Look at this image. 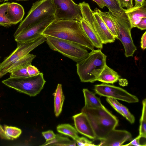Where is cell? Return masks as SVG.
<instances>
[{
  "label": "cell",
  "instance_id": "obj_1",
  "mask_svg": "<svg viewBox=\"0 0 146 146\" xmlns=\"http://www.w3.org/2000/svg\"><path fill=\"white\" fill-rule=\"evenodd\" d=\"M42 34L71 41L92 50H94L93 44L86 35L80 22L76 20H55Z\"/></svg>",
  "mask_w": 146,
  "mask_h": 146
},
{
  "label": "cell",
  "instance_id": "obj_2",
  "mask_svg": "<svg viewBox=\"0 0 146 146\" xmlns=\"http://www.w3.org/2000/svg\"><path fill=\"white\" fill-rule=\"evenodd\" d=\"M81 112L89 119L95 134L96 139L104 137L118 125V119L105 107L91 108L84 106Z\"/></svg>",
  "mask_w": 146,
  "mask_h": 146
},
{
  "label": "cell",
  "instance_id": "obj_3",
  "mask_svg": "<svg viewBox=\"0 0 146 146\" xmlns=\"http://www.w3.org/2000/svg\"><path fill=\"white\" fill-rule=\"evenodd\" d=\"M107 57L101 49H94L85 59L77 63V72L81 81L93 83L97 81L106 65Z\"/></svg>",
  "mask_w": 146,
  "mask_h": 146
},
{
  "label": "cell",
  "instance_id": "obj_4",
  "mask_svg": "<svg viewBox=\"0 0 146 146\" xmlns=\"http://www.w3.org/2000/svg\"><path fill=\"white\" fill-rule=\"evenodd\" d=\"M55 8L52 0H40L33 3L26 17L20 23L14 36L28 27L41 21L46 17L54 15Z\"/></svg>",
  "mask_w": 146,
  "mask_h": 146
},
{
  "label": "cell",
  "instance_id": "obj_5",
  "mask_svg": "<svg viewBox=\"0 0 146 146\" xmlns=\"http://www.w3.org/2000/svg\"><path fill=\"white\" fill-rule=\"evenodd\" d=\"M44 36L46 43L52 50L77 63L84 60L89 54L85 47L76 43L49 36Z\"/></svg>",
  "mask_w": 146,
  "mask_h": 146
},
{
  "label": "cell",
  "instance_id": "obj_6",
  "mask_svg": "<svg viewBox=\"0 0 146 146\" xmlns=\"http://www.w3.org/2000/svg\"><path fill=\"white\" fill-rule=\"evenodd\" d=\"M3 84L18 92L34 96L39 94L46 82L42 73L21 78L9 77L2 81Z\"/></svg>",
  "mask_w": 146,
  "mask_h": 146
},
{
  "label": "cell",
  "instance_id": "obj_7",
  "mask_svg": "<svg viewBox=\"0 0 146 146\" xmlns=\"http://www.w3.org/2000/svg\"><path fill=\"white\" fill-rule=\"evenodd\" d=\"M112 19L115 26L117 39L122 43L124 48L126 57L133 56L137 48L134 44L131 35L132 29L129 21L125 12L120 15L107 12Z\"/></svg>",
  "mask_w": 146,
  "mask_h": 146
},
{
  "label": "cell",
  "instance_id": "obj_8",
  "mask_svg": "<svg viewBox=\"0 0 146 146\" xmlns=\"http://www.w3.org/2000/svg\"><path fill=\"white\" fill-rule=\"evenodd\" d=\"M56 20H75L80 22L83 19L80 7L72 0H52Z\"/></svg>",
  "mask_w": 146,
  "mask_h": 146
},
{
  "label": "cell",
  "instance_id": "obj_9",
  "mask_svg": "<svg viewBox=\"0 0 146 146\" xmlns=\"http://www.w3.org/2000/svg\"><path fill=\"white\" fill-rule=\"evenodd\" d=\"M45 41L46 38L42 34L38 37L27 42H17L16 48L0 63V70L10 64L25 56Z\"/></svg>",
  "mask_w": 146,
  "mask_h": 146
},
{
  "label": "cell",
  "instance_id": "obj_10",
  "mask_svg": "<svg viewBox=\"0 0 146 146\" xmlns=\"http://www.w3.org/2000/svg\"><path fill=\"white\" fill-rule=\"evenodd\" d=\"M94 90L97 94L101 96L110 97L128 103H137L139 100L137 97L124 89L108 84L95 85Z\"/></svg>",
  "mask_w": 146,
  "mask_h": 146
},
{
  "label": "cell",
  "instance_id": "obj_11",
  "mask_svg": "<svg viewBox=\"0 0 146 146\" xmlns=\"http://www.w3.org/2000/svg\"><path fill=\"white\" fill-rule=\"evenodd\" d=\"M55 20L54 15L46 17L41 21L26 29L15 37L17 42H27L35 39L42 35L46 28Z\"/></svg>",
  "mask_w": 146,
  "mask_h": 146
},
{
  "label": "cell",
  "instance_id": "obj_12",
  "mask_svg": "<svg viewBox=\"0 0 146 146\" xmlns=\"http://www.w3.org/2000/svg\"><path fill=\"white\" fill-rule=\"evenodd\" d=\"M132 139V135L125 130H111L104 138L100 139L98 146H121L125 142Z\"/></svg>",
  "mask_w": 146,
  "mask_h": 146
},
{
  "label": "cell",
  "instance_id": "obj_13",
  "mask_svg": "<svg viewBox=\"0 0 146 146\" xmlns=\"http://www.w3.org/2000/svg\"><path fill=\"white\" fill-rule=\"evenodd\" d=\"M76 129L80 134L92 139H96L94 131L87 116L84 113L76 114L72 117Z\"/></svg>",
  "mask_w": 146,
  "mask_h": 146
},
{
  "label": "cell",
  "instance_id": "obj_14",
  "mask_svg": "<svg viewBox=\"0 0 146 146\" xmlns=\"http://www.w3.org/2000/svg\"><path fill=\"white\" fill-rule=\"evenodd\" d=\"M36 56L28 54L23 57L13 62L0 70V78L8 73L31 65L33 59Z\"/></svg>",
  "mask_w": 146,
  "mask_h": 146
},
{
  "label": "cell",
  "instance_id": "obj_15",
  "mask_svg": "<svg viewBox=\"0 0 146 146\" xmlns=\"http://www.w3.org/2000/svg\"><path fill=\"white\" fill-rule=\"evenodd\" d=\"M25 15L23 7L15 2H9L6 13L7 18L12 25H16L21 21Z\"/></svg>",
  "mask_w": 146,
  "mask_h": 146
},
{
  "label": "cell",
  "instance_id": "obj_16",
  "mask_svg": "<svg viewBox=\"0 0 146 146\" xmlns=\"http://www.w3.org/2000/svg\"><path fill=\"white\" fill-rule=\"evenodd\" d=\"M131 24L132 29L135 27L141 19L146 17V5L129 9H124Z\"/></svg>",
  "mask_w": 146,
  "mask_h": 146
},
{
  "label": "cell",
  "instance_id": "obj_17",
  "mask_svg": "<svg viewBox=\"0 0 146 146\" xmlns=\"http://www.w3.org/2000/svg\"><path fill=\"white\" fill-rule=\"evenodd\" d=\"M93 15L98 24L99 32L98 36L103 44L114 42L115 38L110 32L99 15L94 11Z\"/></svg>",
  "mask_w": 146,
  "mask_h": 146
},
{
  "label": "cell",
  "instance_id": "obj_18",
  "mask_svg": "<svg viewBox=\"0 0 146 146\" xmlns=\"http://www.w3.org/2000/svg\"><path fill=\"white\" fill-rule=\"evenodd\" d=\"M120 76L107 65L100 74L97 81L106 84H113L117 82Z\"/></svg>",
  "mask_w": 146,
  "mask_h": 146
},
{
  "label": "cell",
  "instance_id": "obj_19",
  "mask_svg": "<svg viewBox=\"0 0 146 146\" xmlns=\"http://www.w3.org/2000/svg\"><path fill=\"white\" fill-rule=\"evenodd\" d=\"M83 92L84 98L85 107L91 108L104 107L100 99L96 96L95 93L86 88L83 89Z\"/></svg>",
  "mask_w": 146,
  "mask_h": 146
},
{
  "label": "cell",
  "instance_id": "obj_20",
  "mask_svg": "<svg viewBox=\"0 0 146 146\" xmlns=\"http://www.w3.org/2000/svg\"><path fill=\"white\" fill-rule=\"evenodd\" d=\"M80 22L86 35L94 47L100 49H102L103 44L95 32L83 19Z\"/></svg>",
  "mask_w": 146,
  "mask_h": 146
},
{
  "label": "cell",
  "instance_id": "obj_21",
  "mask_svg": "<svg viewBox=\"0 0 146 146\" xmlns=\"http://www.w3.org/2000/svg\"><path fill=\"white\" fill-rule=\"evenodd\" d=\"M54 99V111L55 116L58 117L61 112L65 97L61 84H58L53 94Z\"/></svg>",
  "mask_w": 146,
  "mask_h": 146
},
{
  "label": "cell",
  "instance_id": "obj_22",
  "mask_svg": "<svg viewBox=\"0 0 146 146\" xmlns=\"http://www.w3.org/2000/svg\"><path fill=\"white\" fill-rule=\"evenodd\" d=\"M94 11L97 13L99 15L115 38L117 39V35L115 26L112 19L110 15L107 13V12H102L97 8L94 9Z\"/></svg>",
  "mask_w": 146,
  "mask_h": 146
},
{
  "label": "cell",
  "instance_id": "obj_23",
  "mask_svg": "<svg viewBox=\"0 0 146 146\" xmlns=\"http://www.w3.org/2000/svg\"><path fill=\"white\" fill-rule=\"evenodd\" d=\"M76 143L74 140H71L67 137L57 134H56V136L54 138L51 140L46 141L40 146H76Z\"/></svg>",
  "mask_w": 146,
  "mask_h": 146
},
{
  "label": "cell",
  "instance_id": "obj_24",
  "mask_svg": "<svg viewBox=\"0 0 146 146\" xmlns=\"http://www.w3.org/2000/svg\"><path fill=\"white\" fill-rule=\"evenodd\" d=\"M56 129L59 133L71 137L75 141L79 137L76 128L69 124L59 125Z\"/></svg>",
  "mask_w": 146,
  "mask_h": 146
},
{
  "label": "cell",
  "instance_id": "obj_25",
  "mask_svg": "<svg viewBox=\"0 0 146 146\" xmlns=\"http://www.w3.org/2000/svg\"><path fill=\"white\" fill-rule=\"evenodd\" d=\"M109 11L115 15H119L124 13V9L121 6L119 0H102Z\"/></svg>",
  "mask_w": 146,
  "mask_h": 146
},
{
  "label": "cell",
  "instance_id": "obj_26",
  "mask_svg": "<svg viewBox=\"0 0 146 146\" xmlns=\"http://www.w3.org/2000/svg\"><path fill=\"white\" fill-rule=\"evenodd\" d=\"M143 108L141 115L140 120L139 134L140 137L146 138V99L142 101Z\"/></svg>",
  "mask_w": 146,
  "mask_h": 146
},
{
  "label": "cell",
  "instance_id": "obj_27",
  "mask_svg": "<svg viewBox=\"0 0 146 146\" xmlns=\"http://www.w3.org/2000/svg\"><path fill=\"white\" fill-rule=\"evenodd\" d=\"M9 3H4L0 4V25L5 27H9L12 25L6 15Z\"/></svg>",
  "mask_w": 146,
  "mask_h": 146
},
{
  "label": "cell",
  "instance_id": "obj_28",
  "mask_svg": "<svg viewBox=\"0 0 146 146\" xmlns=\"http://www.w3.org/2000/svg\"><path fill=\"white\" fill-rule=\"evenodd\" d=\"M3 128L9 140H13L18 137L22 133L21 130L17 127L5 125Z\"/></svg>",
  "mask_w": 146,
  "mask_h": 146
},
{
  "label": "cell",
  "instance_id": "obj_29",
  "mask_svg": "<svg viewBox=\"0 0 146 146\" xmlns=\"http://www.w3.org/2000/svg\"><path fill=\"white\" fill-rule=\"evenodd\" d=\"M27 67L22 68L10 72V77L21 78L30 76L27 71Z\"/></svg>",
  "mask_w": 146,
  "mask_h": 146
},
{
  "label": "cell",
  "instance_id": "obj_30",
  "mask_svg": "<svg viewBox=\"0 0 146 146\" xmlns=\"http://www.w3.org/2000/svg\"><path fill=\"white\" fill-rule=\"evenodd\" d=\"M106 100L116 111L123 116L120 106V103L116 99L110 97H107Z\"/></svg>",
  "mask_w": 146,
  "mask_h": 146
},
{
  "label": "cell",
  "instance_id": "obj_31",
  "mask_svg": "<svg viewBox=\"0 0 146 146\" xmlns=\"http://www.w3.org/2000/svg\"><path fill=\"white\" fill-rule=\"evenodd\" d=\"M120 105L123 114V117L131 123H134L135 121L134 116L130 112L128 109L125 106L121 103Z\"/></svg>",
  "mask_w": 146,
  "mask_h": 146
},
{
  "label": "cell",
  "instance_id": "obj_32",
  "mask_svg": "<svg viewBox=\"0 0 146 146\" xmlns=\"http://www.w3.org/2000/svg\"><path fill=\"white\" fill-rule=\"evenodd\" d=\"M75 142L78 146H95L92 141L83 137H79Z\"/></svg>",
  "mask_w": 146,
  "mask_h": 146
},
{
  "label": "cell",
  "instance_id": "obj_33",
  "mask_svg": "<svg viewBox=\"0 0 146 146\" xmlns=\"http://www.w3.org/2000/svg\"><path fill=\"white\" fill-rule=\"evenodd\" d=\"M27 71L30 76L36 75L40 73V72L36 67L31 65L28 66L27 67Z\"/></svg>",
  "mask_w": 146,
  "mask_h": 146
},
{
  "label": "cell",
  "instance_id": "obj_34",
  "mask_svg": "<svg viewBox=\"0 0 146 146\" xmlns=\"http://www.w3.org/2000/svg\"><path fill=\"white\" fill-rule=\"evenodd\" d=\"M42 134L45 138L46 141L51 140L54 138L56 136L53 131L51 130H49L42 132Z\"/></svg>",
  "mask_w": 146,
  "mask_h": 146
},
{
  "label": "cell",
  "instance_id": "obj_35",
  "mask_svg": "<svg viewBox=\"0 0 146 146\" xmlns=\"http://www.w3.org/2000/svg\"><path fill=\"white\" fill-rule=\"evenodd\" d=\"M121 7L127 9H131L133 7V0H119Z\"/></svg>",
  "mask_w": 146,
  "mask_h": 146
},
{
  "label": "cell",
  "instance_id": "obj_36",
  "mask_svg": "<svg viewBox=\"0 0 146 146\" xmlns=\"http://www.w3.org/2000/svg\"><path fill=\"white\" fill-rule=\"evenodd\" d=\"M141 137H140L138 136L129 143L123 145L136 146H143V145L141 141Z\"/></svg>",
  "mask_w": 146,
  "mask_h": 146
},
{
  "label": "cell",
  "instance_id": "obj_37",
  "mask_svg": "<svg viewBox=\"0 0 146 146\" xmlns=\"http://www.w3.org/2000/svg\"><path fill=\"white\" fill-rule=\"evenodd\" d=\"M141 30L146 29V17L143 18L136 26Z\"/></svg>",
  "mask_w": 146,
  "mask_h": 146
},
{
  "label": "cell",
  "instance_id": "obj_38",
  "mask_svg": "<svg viewBox=\"0 0 146 146\" xmlns=\"http://www.w3.org/2000/svg\"><path fill=\"white\" fill-rule=\"evenodd\" d=\"M141 48L144 50L146 48V32L143 34L141 38Z\"/></svg>",
  "mask_w": 146,
  "mask_h": 146
},
{
  "label": "cell",
  "instance_id": "obj_39",
  "mask_svg": "<svg viewBox=\"0 0 146 146\" xmlns=\"http://www.w3.org/2000/svg\"><path fill=\"white\" fill-rule=\"evenodd\" d=\"M135 5L134 6L135 7H137L141 6L146 5L145 0H135Z\"/></svg>",
  "mask_w": 146,
  "mask_h": 146
},
{
  "label": "cell",
  "instance_id": "obj_40",
  "mask_svg": "<svg viewBox=\"0 0 146 146\" xmlns=\"http://www.w3.org/2000/svg\"><path fill=\"white\" fill-rule=\"evenodd\" d=\"M0 137L3 139L9 140L8 138L6 135L3 127L0 124Z\"/></svg>",
  "mask_w": 146,
  "mask_h": 146
},
{
  "label": "cell",
  "instance_id": "obj_41",
  "mask_svg": "<svg viewBox=\"0 0 146 146\" xmlns=\"http://www.w3.org/2000/svg\"><path fill=\"white\" fill-rule=\"evenodd\" d=\"M118 80L119 84L121 86H127L128 84L127 80L126 79L119 78Z\"/></svg>",
  "mask_w": 146,
  "mask_h": 146
},
{
  "label": "cell",
  "instance_id": "obj_42",
  "mask_svg": "<svg viewBox=\"0 0 146 146\" xmlns=\"http://www.w3.org/2000/svg\"><path fill=\"white\" fill-rule=\"evenodd\" d=\"M92 0L96 2L99 7L102 9H103L105 6L102 0Z\"/></svg>",
  "mask_w": 146,
  "mask_h": 146
},
{
  "label": "cell",
  "instance_id": "obj_43",
  "mask_svg": "<svg viewBox=\"0 0 146 146\" xmlns=\"http://www.w3.org/2000/svg\"><path fill=\"white\" fill-rule=\"evenodd\" d=\"M17 1H27L29 0H15Z\"/></svg>",
  "mask_w": 146,
  "mask_h": 146
},
{
  "label": "cell",
  "instance_id": "obj_44",
  "mask_svg": "<svg viewBox=\"0 0 146 146\" xmlns=\"http://www.w3.org/2000/svg\"><path fill=\"white\" fill-rule=\"evenodd\" d=\"M9 0H5V1H9Z\"/></svg>",
  "mask_w": 146,
  "mask_h": 146
},
{
  "label": "cell",
  "instance_id": "obj_45",
  "mask_svg": "<svg viewBox=\"0 0 146 146\" xmlns=\"http://www.w3.org/2000/svg\"><path fill=\"white\" fill-rule=\"evenodd\" d=\"M5 0H2V1H5Z\"/></svg>",
  "mask_w": 146,
  "mask_h": 146
},
{
  "label": "cell",
  "instance_id": "obj_46",
  "mask_svg": "<svg viewBox=\"0 0 146 146\" xmlns=\"http://www.w3.org/2000/svg\"><path fill=\"white\" fill-rule=\"evenodd\" d=\"M2 2V0H0V2Z\"/></svg>",
  "mask_w": 146,
  "mask_h": 146
},
{
  "label": "cell",
  "instance_id": "obj_47",
  "mask_svg": "<svg viewBox=\"0 0 146 146\" xmlns=\"http://www.w3.org/2000/svg\"></svg>",
  "mask_w": 146,
  "mask_h": 146
}]
</instances>
